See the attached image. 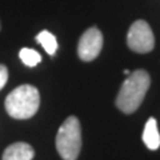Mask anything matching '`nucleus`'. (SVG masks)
<instances>
[{
    "label": "nucleus",
    "mask_w": 160,
    "mask_h": 160,
    "mask_svg": "<svg viewBox=\"0 0 160 160\" xmlns=\"http://www.w3.org/2000/svg\"><path fill=\"white\" fill-rule=\"evenodd\" d=\"M151 84V78L144 69H136L123 82L116 98V107L124 113H133L142 106Z\"/></svg>",
    "instance_id": "obj_1"
},
{
    "label": "nucleus",
    "mask_w": 160,
    "mask_h": 160,
    "mask_svg": "<svg viewBox=\"0 0 160 160\" xmlns=\"http://www.w3.org/2000/svg\"><path fill=\"white\" fill-rule=\"evenodd\" d=\"M40 107V93L36 87L23 84L6 98L7 113L13 119L24 120L32 118Z\"/></svg>",
    "instance_id": "obj_2"
},
{
    "label": "nucleus",
    "mask_w": 160,
    "mask_h": 160,
    "mask_svg": "<svg viewBox=\"0 0 160 160\" xmlns=\"http://www.w3.org/2000/svg\"><path fill=\"white\" fill-rule=\"evenodd\" d=\"M56 149L63 160H76L82 151V127L76 116H69L56 135Z\"/></svg>",
    "instance_id": "obj_3"
},
{
    "label": "nucleus",
    "mask_w": 160,
    "mask_h": 160,
    "mask_svg": "<svg viewBox=\"0 0 160 160\" xmlns=\"http://www.w3.org/2000/svg\"><path fill=\"white\" fill-rule=\"evenodd\" d=\"M127 46L136 53H148L155 47V36L146 20H136L128 29Z\"/></svg>",
    "instance_id": "obj_4"
},
{
    "label": "nucleus",
    "mask_w": 160,
    "mask_h": 160,
    "mask_svg": "<svg viewBox=\"0 0 160 160\" xmlns=\"http://www.w3.org/2000/svg\"><path fill=\"white\" fill-rule=\"evenodd\" d=\"M103 48V33L96 27L88 28L82 35L78 44V55L83 62H92Z\"/></svg>",
    "instance_id": "obj_5"
},
{
    "label": "nucleus",
    "mask_w": 160,
    "mask_h": 160,
    "mask_svg": "<svg viewBox=\"0 0 160 160\" xmlns=\"http://www.w3.org/2000/svg\"><path fill=\"white\" fill-rule=\"evenodd\" d=\"M35 156L33 148L27 143L18 142L6 148L3 160H32Z\"/></svg>",
    "instance_id": "obj_6"
},
{
    "label": "nucleus",
    "mask_w": 160,
    "mask_h": 160,
    "mask_svg": "<svg viewBox=\"0 0 160 160\" xmlns=\"http://www.w3.org/2000/svg\"><path fill=\"white\" fill-rule=\"evenodd\" d=\"M143 142L146 144V147L151 151H156L160 147V133L158 128V122L155 118H149L146 126H144Z\"/></svg>",
    "instance_id": "obj_7"
},
{
    "label": "nucleus",
    "mask_w": 160,
    "mask_h": 160,
    "mask_svg": "<svg viewBox=\"0 0 160 160\" xmlns=\"http://www.w3.org/2000/svg\"><path fill=\"white\" fill-rule=\"evenodd\" d=\"M36 42L42 46L44 49H46V52L48 55H55L58 51V40H56V36H55L53 33H51L47 29H44V31L39 32L36 35Z\"/></svg>",
    "instance_id": "obj_8"
},
{
    "label": "nucleus",
    "mask_w": 160,
    "mask_h": 160,
    "mask_svg": "<svg viewBox=\"0 0 160 160\" xmlns=\"http://www.w3.org/2000/svg\"><path fill=\"white\" fill-rule=\"evenodd\" d=\"M19 58L22 59V62L26 64L27 67H36L38 64L42 62L40 53L32 48H22L19 52Z\"/></svg>",
    "instance_id": "obj_9"
},
{
    "label": "nucleus",
    "mask_w": 160,
    "mask_h": 160,
    "mask_svg": "<svg viewBox=\"0 0 160 160\" xmlns=\"http://www.w3.org/2000/svg\"><path fill=\"white\" fill-rule=\"evenodd\" d=\"M8 80V68L4 64H0V91L4 88Z\"/></svg>",
    "instance_id": "obj_10"
},
{
    "label": "nucleus",
    "mask_w": 160,
    "mask_h": 160,
    "mask_svg": "<svg viewBox=\"0 0 160 160\" xmlns=\"http://www.w3.org/2000/svg\"><path fill=\"white\" fill-rule=\"evenodd\" d=\"M124 73H126V75H129V73H131V72H129V71H128V69H124Z\"/></svg>",
    "instance_id": "obj_11"
},
{
    "label": "nucleus",
    "mask_w": 160,
    "mask_h": 160,
    "mask_svg": "<svg viewBox=\"0 0 160 160\" xmlns=\"http://www.w3.org/2000/svg\"><path fill=\"white\" fill-rule=\"evenodd\" d=\"M0 28H2V24H0Z\"/></svg>",
    "instance_id": "obj_12"
}]
</instances>
